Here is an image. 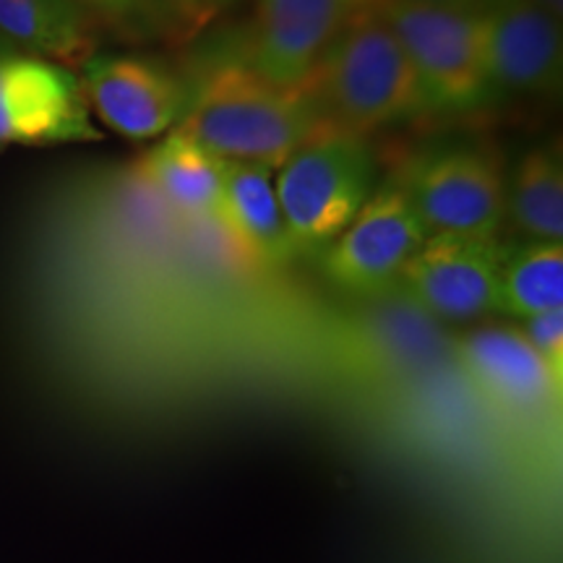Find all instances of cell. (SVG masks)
<instances>
[{
	"instance_id": "e0dca14e",
	"label": "cell",
	"mask_w": 563,
	"mask_h": 563,
	"mask_svg": "<svg viewBox=\"0 0 563 563\" xmlns=\"http://www.w3.org/2000/svg\"><path fill=\"white\" fill-rule=\"evenodd\" d=\"M493 308L525 321L563 308V245L527 243L504 256Z\"/></svg>"
},
{
	"instance_id": "7a4b0ae2",
	"label": "cell",
	"mask_w": 563,
	"mask_h": 563,
	"mask_svg": "<svg viewBox=\"0 0 563 563\" xmlns=\"http://www.w3.org/2000/svg\"><path fill=\"white\" fill-rule=\"evenodd\" d=\"M376 9L344 26L308 79L323 121L365 139L431 115L405 47Z\"/></svg>"
},
{
	"instance_id": "8992f818",
	"label": "cell",
	"mask_w": 563,
	"mask_h": 563,
	"mask_svg": "<svg viewBox=\"0 0 563 563\" xmlns=\"http://www.w3.org/2000/svg\"><path fill=\"white\" fill-rule=\"evenodd\" d=\"M100 139L74 68L26 53L0 55V144L63 146Z\"/></svg>"
},
{
	"instance_id": "ffe728a7",
	"label": "cell",
	"mask_w": 563,
	"mask_h": 563,
	"mask_svg": "<svg viewBox=\"0 0 563 563\" xmlns=\"http://www.w3.org/2000/svg\"><path fill=\"white\" fill-rule=\"evenodd\" d=\"M522 334L538 350V355L551 365L555 376H559L563 355V308L527 319Z\"/></svg>"
},
{
	"instance_id": "30bf717a",
	"label": "cell",
	"mask_w": 563,
	"mask_h": 563,
	"mask_svg": "<svg viewBox=\"0 0 563 563\" xmlns=\"http://www.w3.org/2000/svg\"><path fill=\"white\" fill-rule=\"evenodd\" d=\"M504 256L485 238L428 235L394 287L435 321H470L496 306Z\"/></svg>"
},
{
	"instance_id": "9a60e30c",
	"label": "cell",
	"mask_w": 563,
	"mask_h": 563,
	"mask_svg": "<svg viewBox=\"0 0 563 563\" xmlns=\"http://www.w3.org/2000/svg\"><path fill=\"white\" fill-rule=\"evenodd\" d=\"M0 34L21 53L66 68L97 53V30L74 0H0Z\"/></svg>"
},
{
	"instance_id": "3957f363",
	"label": "cell",
	"mask_w": 563,
	"mask_h": 563,
	"mask_svg": "<svg viewBox=\"0 0 563 563\" xmlns=\"http://www.w3.org/2000/svg\"><path fill=\"white\" fill-rule=\"evenodd\" d=\"M376 159L365 136L321 121L274 178L292 256H319L371 199Z\"/></svg>"
},
{
	"instance_id": "5bb4252c",
	"label": "cell",
	"mask_w": 563,
	"mask_h": 563,
	"mask_svg": "<svg viewBox=\"0 0 563 563\" xmlns=\"http://www.w3.org/2000/svg\"><path fill=\"white\" fill-rule=\"evenodd\" d=\"M228 170V159L217 157L180 129H173L141 157L136 175L180 217L207 220L214 214Z\"/></svg>"
},
{
	"instance_id": "9c48e42d",
	"label": "cell",
	"mask_w": 563,
	"mask_h": 563,
	"mask_svg": "<svg viewBox=\"0 0 563 563\" xmlns=\"http://www.w3.org/2000/svg\"><path fill=\"white\" fill-rule=\"evenodd\" d=\"M382 0H253L245 66L277 87H302L344 26Z\"/></svg>"
},
{
	"instance_id": "52a82bcc",
	"label": "cell",
	"mask_w": 563,
	"mask_h": 563,
	"mask_svg": "<svg viewBox=\"0 0 563 563\" xmlns=\"http://www.w3.org/2000/svg\"><path fill=\"white\" fill-rule=\"evenodd\" d=\"M79 81L91 115L129 141L170 133L191 102L180 76L146 55L95 53L81 63Z\"/></svg>"
},
{
	"instance_id": "5b68a950",
	"label": "cell",
	"mask_w": 563,
	"mask_h": 563,
	"mask_svg": "<svg viewBox=\"0 0 563 563\" xmlns=\"http://www.w3.org/2000/svg\"><path fill=\"white\" fill-rule=\"evenodd\" d=\"M428 235L493 241L506 217V186L488 152L454 146L420 157L399 183Z\"/></svg>"
},
{
	"instance_id": "44dd1931",
	"label": "cell",
	"mask_w": 563,
	"mask_h": 563,
	"mask_svg": "<svg viewBox=\"0 0 563 563\" xmlns=\"http://www.w3.org/2000/svg\"><path fill=\"white\" fill-rule=\"evenodd\" d=\"M415 3L441 5V9H467V11H475V9H481L483 0H415Z\"/></svg>"
},
{
	"instance_id": "cb8c5ba5",
	"label": "cell",
	"mask_w": 563,
	"mask_h": 563,
	"mask_svg": "<svg viewBox=\"0 0 563 563\" xmlns=\"http://www.w3.org/2000/svg\"><path fill=\"white\" fill-rule=\"evenodd\" d=\"M0 150H3V144H0Z\"/></svg>"
},
{
	"instance_id": "d6986e66",
	"label": "cell",
	"mask_w": 563,
	"mask_h": 563,
	"mask_svg": "<svg viewBox=\"0 0 563 563\" xmlns=\"http://www.w3.org/2000/svg\"><path fill=\"white\" fill-rule=\"evenodd\" d=\"M238 0H159L173 40H188L220 21Z\"/></svg>"
},
{
	"instance_id": "8fae6325",
	"label": "cell",
	"mask_w": 563,
	"mask_h": 563,
	"mask_svg": "<svg viewBox=\"0 0 563 563\" xmlns=\"http://www.w3.org/2000/svg\"><path fill=\"white\" fill-rule=\"evenodd\" d=\"M485 58L493 91L553 95L561 87V21L532 0H483Z\"/></svg>"
},
{
	"instance_id": "277c9868",
	"label": "cell",
	"mask_w": 563,
	"mask_h": 563,
	"mask_svg": "<svg viewBox=\"0 0 563 563\" xmlns=\"http://www.w3.org/2000/svg\"><path fill=\"white\" fill-rule=\"evenodd\" d=\"M376 11L405 47L431 115H467L488 102L493 84L481 11L415 0H382Z\"/></svg>"
},
{
	"instance_id": "7c38bea8",
	"label": "cell",
	"mask_w": 563,
	"mask_h": 563,
	"mask_svg": "<svg viewBox=\"0 0 563 563\" xmlns=\"http://www.w3.org/2000/svg\"><path fill=\"white\" fill-rule=\"evenodd\" d=\"M456 357L493 402L509 410H534L551 399L559 384V376L527 342L522 329H477L462 336Z\"/></svg>"
},
{
	"instance_id": "ac0fdd59",
	"label": "cell",
	"mask_w": 563,
	"mask_h": 563,
	"mask_svg": "<svg viewBox=\"0 0 563 563\" xmlns=\"http://www.w3.org/2000/svg\"><path fill=\"white\" fill-rule=\"evenodd\" d=\"M97 32L144 45V42L173 40L170 24L159 0H74Z\"/></svg>"
},
{
	"instance_id": "2e32d148",
	"label": "cell",
	"mask_w": 563,
	"mask_h": 563,
	"mask_svg": "<svg viewBox=\"0 0 563 563\" xmlns=\"http://www.w3.org/2000/svg\"><path fill=\"white\" fill-rule=\"evenodd\" d=\"M514 228L534 243H561L563 238V170L553 150H532L514 170L506 194Z\"/></svg>"
},
{
	"instance_id": "ba28073f",
	"label": "cell",
	"mask_w": 563,
	"mask_h": 563,
	"mask_svg": "<svg viewBox=\"0 0 563 563\" xmlns=\"http://www.w3.org/2000/svg\"><path fill=\"white\" fill-rule=\"evenodd\" d=\"M418 211L402 186H386L365 201L323 256V274L336 290L373 298L397 285L399 272L426 243Z\"/></svg>"
},
{
	"instance_id": "6da1fadb",
	"label": "cell",
	"mask_w": 563,
	"mask_h": 563,
	"mask_svg": "<svg viewBox=\"0 0 563 563\" xmlns=\"http://www.w3.org/2000/svg\"><path fill=\"white\" fill-rule=\"evenodd\" d=\"M323 121L308 84L277 87L245 63L214 68L175 129L228 162L279 170Z\"/></svg>"
},
{
	"instance_id": "603a6c76",
	"label": "cell",
	"mask_w": 563,
	"mask_h": 563,
	"mask_svg": "<svg viewBox=\"0 0 563 563\" xmlns=\"http://www.w3.org/2000/svg\"><path fill=\"white\" fill-rule=\"evenodd\" d=\"M16 53H21L16 45H13V42H9L3 37V34H0V55H16Z\"/></svg>"
},
{
	"instance_id": "4fadbf2b",
	"label": "cell",
	"mask_w": 563,
	"mask_h": 563,
	"mask_svg": "<svg viewBox=\"0 0 563 563\" xmlns=\"http://www.w3.org/2000/svg\"><path fill=\"white\" fill-rule=\"evenodd\" d=\"M211 220L220 222L224 235L245 262L279 266L292 258L277 191H274V170L269 167L230 162L228 180Z\"/></svg>"
},
{
	"instance_id": "7402d4cb",
	"label": "cell",
	"mask_w": 563,
	"mask_h": 563,
	"mask_svg": "<svg viewBox=\"0 0 563 563\" xmlns=\"http://www.w3.org/2000/svg\"><path fill=\"white\" fill-rule=\"evenodd\" d=\"M534 5H540L545 13H551L553 19H563V0H532Z\"/></svg>"
}]
</instances>
